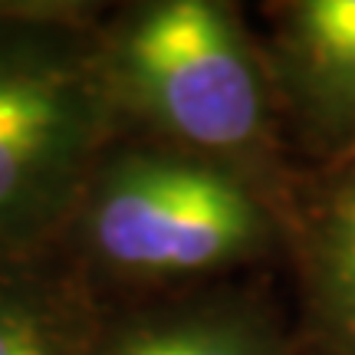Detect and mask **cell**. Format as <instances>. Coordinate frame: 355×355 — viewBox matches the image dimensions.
<instances>
[{
	"label": "cell",
	"mask_w": 355,
	"mask_h": 355,
	"mask_svg": "<svg viewBox=\"0 0 355 355\" xmlns=\"http://www.w3.org/2000/svg\"><path fill=\"white\" fill-rule=\"evenodd\" d=\"M119 135L102 26L0 7V260L56 243Z\"/></svg>",
	"instance_id": "2"
},
{
	"label": "cell",
	"mask_w": 355,
	"mask_h": 355,
	"mask_svg": "<svg viewBox=\"0 0 355 355\" xmlns=\"http://www.w3.org/2000/svg\"><path fill=\"white\" fill-rule=\"evenodd\" d=\"M122 128L243 178L286 224L303 168L283 132L263 43L224 0H148L102 30Z\"/></svg>",
	"instance_id": "1"
},
{
	"label": "cell",
	"mask_w": 355,
	"mask_h": 355,
	"mask_svg": "<svg viewBox=\"0 0 355 355\" xmlns=\"http://www.w3.org/2000/svg\"><path fill=\"white\" fill-rule=\"evenodd\" d=\"M69 230L86 277L132 286H178L286 257V217L266 194L152 141H115Z\"/></svg>",
	"instance_id": "3"
},
{
	"label": "cell",
	"mask_w": 355,
	"mask_h": 355,
	"mask_svg": "<svg viewBox=\"0 0 355 355\" xmlns=\"http://www.w3.org/2000/svg\"><path fill=\"white\" fill-rule=\"evenodd\" d=\"M306 355H355V155L300 178L286 224Z\"/></svg>",
	"instance_id": "5"
},
{
	"label": "cell",
	"mask_w": 355,
	"mask_h": 355,
	"mask_svg": "<svg viewBox=\"0 0 355 355\" xmlns=\"http://www.w3.org/2000/svg\"><path fill=\"white\" fill-rule=\"evenodd\" d=\"M96 355H306L273 303L247 290H214L181 303L102 319Z\"/></svg>",
	"instance_id": "6"
},
{
	"label": "cell",
	"mask_w": 355,
	"mask_h": 355,
	"mask_svg": "<svg viewBox=\"0 0 355 355\" xmlns=\"http://www.w3.org/2000/svg\"><path fill=\"white\" fill-rule=\"evenodd\" d=\"M260 37L283 132L306 171L355 155V0H283Z\"/></svg>",
	"instance_id": "4"
},
{
	"label": "cell",
	"mask_w": 355,
	"mask_h": 355,
	"mask_svg": "<svg viewBox=\"0 0 355 355\" xmlns=\"http://www.w3.org/2000/svg\"><path fill=\"white\" fill-rule=\"evenodd\" d=\"M50 250L0 260V355H96L105 316L92 277Z\"/></svg>",
	"instance_id": "7"
}]
</instances>
